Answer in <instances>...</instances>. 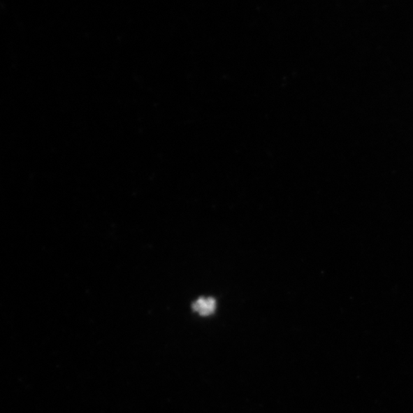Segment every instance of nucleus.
<instances>
[{"label":"nucleus","instance_id":"obj_1","mask_svg":"<svg viewBox=\"0 0 413 413\" xmlns=\"http://www.w3.org/2000/svg\"><path fill=\"white\" fill-rule=\"evenodd\" d=\"M217 307V303L214 298L201 297L196 302L192 304V309L198 312L201 317H208L212 314Z\"/></svg>","mask_w":413,"mask_h":413}]
</instances>
